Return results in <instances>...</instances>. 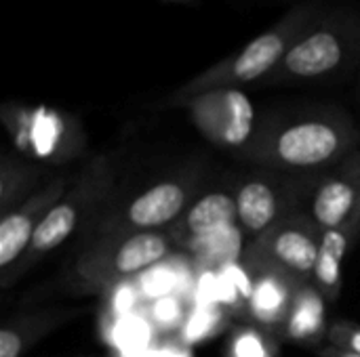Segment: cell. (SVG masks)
Instances as JSON below:
<instances>
[{"label":"cell","instance_id":"cell-9","mask_svg":"<svg viewBox=\"0 0 360 357\" xmlns=\"http://www.w3.org/2000/svg\"><path fill=\"white\" fill-rule=\"evenodd\" d=\"M321 250V231L304 215H285L249 246V267H272L297 282H312Z\"/></svg>","mask_w":360,"mask_h":357},{"label":"cell","instance_id":"cell-2","mask_svg":"<svg viewBox=\"0 0 360 357\" xmlns=\"http://www.w3.org/2000/svg\"><path fill=\"white\" fill-rule=\"evenodd\" d=\"M325 8L321 0H302L293 4L276 23L266 27L240 50L219 59L205 72L196 74L179 88H175L162 107H181L184 101L215 88H240L245 84L264 82L281 65L297 36Z\"/></svg>","mask_w":360,"mask_h":357},{"label":"cell","instance_id":"cell-16","mask_svg":"<svg viewBox=\"0 0 360 357\" xmlns=\"http://www.w3.org/2000/svg\"><path fill=\"white\" fill-rule=\"evenodd\" d=\"M325 297L314 286V282H302L295 290V299L287 322L281 330L291 343L297 345H319L327 339V316H325Z\"/></svg>","mask_w":360,"mask_h":357},{"label":"cell","instance_id":"cell-20","mask_svg":"<svg viewBox=\"0 0 360 357\" xmlns=\"http://www.w3.org/2000/svg\"><path fill=\"white\" fill-rule=\"evenodd\" d=\"M221 324V309L215 307H200L192 314V318L186 322V339L198 341L211 337Z\"/></svg>","mask_w":360,"mask_h":357},{"label":"cell","instance_id":"cell-15","mask_svg":"<svg viewBox=\"0 0 360 357\" xmlns=\"http://www.w3.org/2000/svg\"><path fill=\"white\" fill-rule=\"evenodd\" d=\"M76 316H80V309H40L6 320L0 330V357H21L32 345Z\"/></svg>","mask_w":360,"mask_h":357},{"label":"cell","instance_id":"cell-14","mask_svg":"<svg viewBox=\"0 0 360 357\" xmlns=\"http://www.w3.org/2000/svg\"><path fill=\"white\" fill-rule=\"evenodd\" d=\"M234 191L236 225L253 244L283 219L278 187L266 177H247L238 183Z\"/></svg>","mask_w":360,"mask_h":357},{"label":"cell","instance_id":"cell-21","mask_svg":"<svg viewBox=\"0 0 360 357\" xmlns=\"http://www.w3.org/2000/svg\"><path fill=\"white\" fill-rule=\"evenodd\" d=\"M327 343L360 356V326L348 322V320H340V322L331 324L327 330Z\"/></svg>","mask_w":360,"mask_h":357},{"label":"cell","instance_id":"cell-25","mask_svg":"<svg viewBox=\"0 0 360 357\" xmlns=\"http://www.w3.org/2000/svg\"><path fill=\"white\" fill-rule=\"evenodd\" d=\"M165 2H175V4H194L198 0H165Z\"/></svg>","mask_w":360,"mask_h":357},{"label":"cell","instance_id":"cell-3","mask_svg":"<svg viewBox=\"0 0 360 357\" xmlns=\"http://www.w3.org/2000/svg\"><path fill=\"white\" fill-rule=\"evenodd\" d=\"M360 65V8L325 6L297 36L264 86L335 80Z\"/></svg>","mask_w":360,"mask_h":357},{"label":"cell","instance_id":"cell-10","mask_svg":"<svg viewBox=\"0 0 360 357\" xmlns=\"http://www.w3.org/2000/svg\"><path fill=\"white\" fill-rule=\"evenodd\" d=\"M74 177L57 175L44 187H38L23 204L2 215L0 219V278L6 276L25 255L32 238L49 215V210L63 198Z\"/></svg>","mask_w":360,"mask_h":357},{"label":"cell","instance_id":"cell-5","mask_svg":"<svg viewBox=\"0 0 360 357\" xmlns=\"http://www.w3.org/2000/svg\"><path fill=\"white\" fill-rule=\"evenodd\" d=\"M175 246L169 231L97 236L74 257L68 282L78 295H99L165 261Z\"/></svg>","mask_w":360,"mask_h":357},{"label":"cell","instance_id":"cell-7","mask_svg":"<svg viewBox=\"0 0 360 357\" xmlns=\"http://www.w3.org/2000/svg\"><path fill=\"white\" fill-rule=\"evenodd\" d=\"M194 179L171 177L158 181L131 198L124 206L99 213L95 221V238L112 234L167 231L192 204Z\"/></svg>","mask_w":360,"mask_h":357},{"label":"cell","instance_id":"cell-1","mask_svg":"<svg viewBox=\"0 0 360 357\" xmlns=\"http://www.w3.org/2000/svg\"><path fill=\"white\" fill-rule=\"evenodd\" d=\"M360 130L352 118L331 105L283 112L262 120L253 143L245 149L251 160L285 170H316L352 151Z\"/></svg>","mask_w":360,"mask_h":357},{"label":"cell","instance_id":"cell-8","mask_svg":"<svg viewBox=\"0 0 360 357\" xmlns=\"http://www.w3.org/2000/svg\"><path fill=\"white\" fill-rule=\"evenodd\" d=\"M181 107L198 133L224 149H247L262 124L253 99L243 88L207 90L184 101Z\"/></svg>","mask_w":360,"mask_h":357},{"label":"cell","instance_id":"cell-22","mask_svg":"<svg viewBox=\"0 0 360 357\" xmlns=\"http://www.w3.org/2000/svg\"><path fill=\"white\" fill-rule=\"evenodd\" d=\"M154 314H156L160 324H171V322H175L179 318V303L173 301V299H165V301L156 303Z\"/></svg>","mask_w":360,"mask_h":357},{"label":"cell","instance_id":"cell-13","mask_svg":"<svg viewBox=\"0 0 360 357\" xmlns=\"http://www.w3.org/2000/svg\"><path fill=\"white\" fill-rule=\"evenodd\" d=\"M236 225V191L211 189L188 206L181 219L169 229L175 244L194 246L196 242Z\"/></svg>","mask_w":360,"mask_h":357},{"label":"cell","instance_id":"cell-18","mask_svg":"<svg viewBox=\"0 0 360 357\" xmlns=\"http://www.w3.org/2000/svg\"><path fill=\"white\" fill-rule=\"evenodd\" d=\"M0 208L2 215L17 208V202L23 204L34 191H30L36 185V166L30 164L19 154H4L2 166H0ZM36 189V187H34Z\"/></svg>","mask_w":360,"mask_h":357},{"label":"cell","instance_id":"cell-11","mask_svg":"<svg viewBox=\"0 0 360 357\" xmlns=\"http://www.w3.org/2000/svg\"><path fill=\"white\" fill-rule=\"evenodd\" d=\"M348 164L323 179L310 198L308 219L323 234L329 229H360V154L350 156Z\"/></svg>","mask_w":360,"mask_h":357},{"label":"cell","instance_id":"cell-4","mask_svg":"<svg viewBox=\"0 0 360 357\" xmlns=\"http://www.w3.org/2000/svg\"><path fill=\"white\" fill-rule=\"evenodd\" d=\"M116 185V168L110 156L97 154L93 156L72 179L63 198L49 210V215L38 225L30 248L21 257V261L0 278L2 288H11L25 271H30L36 263L65 244L80 227H84L97 213H101L103 204H108Z\"/></svg>","mask_w":360,"mask_h":357},{"label":"cell","instance_id":"cell-24","mask_svg":"<svg viewBox=\"0 0 360 357\" xmlns=\"http://www.w3.org/2000/svg\"><path fill=\"white\" fill-rule=\"evenodd\" d=\"M148 357H186V353L177 347H160V349L152 351Z\"/></svg>","mask_w":360,"mask_h":357},{"label":"cell","instance_id":"cell-23","mask_svg":"<svg viewBox=\"0 0 360 357\" xmlns=\"http://www.w3.org/2000/svg\"><path fill=\"white\" fill-rule=\"evenodd\" d=\"M321 357H360L359 353H350V351H346V349H340V347H333V345H325L323 349H321Z\"/></svg>","mask_w":360,"mask_h":357},{"label":"cell","instance_id":"cell-19","mask_svg":"<svg viewBox=\"0 0 360 357\" xmlns=\"http://www.w3.org/2000/svg\"><path fill=\"white\" fill-rule=\"evenodd\" d=\"M266 330L253 326H240L230 339L228 357H274V345Z\"/></svg>","mask_w":360,"mask_h":357},{"label":"cell","instance_id":"cell-6","mask_svg":"<svg viewBox=\"0 0 360 357\" xmlns=\"http://www.w3.org/2000/svg\"><path fill=\"white\" fill-rule=\"evenodd\" d=\"M0 118L19 156L59 164L84 145L80 122L55 107L8 101L2 105Z\"/></svg>","mask_w":360,"mask_h":357},{"label":"cell","instance_id":"cell-17","mask_svg":"<svg viewBox=\"0 0 360 357\" xmlns=\"http://www.w3.org/2000/svg\"><path fill=\"white\" fill-rule=\"evenodd\" d=\"M359 229L354 227H344V229H329L321 234V250H319V261L314 269V286L321 290V295L333 303L342 295V267L346 252L354 240Z\"/></svg>","mask_w":360,"mask_h":357},{"label":"cell","instance_id":"cell-12","mask_svg":"<svg viewBox=\"0 0 360 357\" xmlns=\"http://www.w3.org/2000/svg\"><path fill=\"white\" fill-rule=\"evenodd\" d=\"M302 282L272 267H251L247 311L257 328L281 335Z\"/></svg>","mask_w":360,"mask_h":357}]
</instances>
